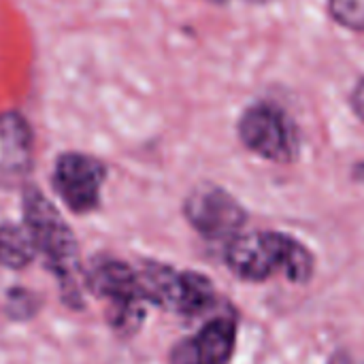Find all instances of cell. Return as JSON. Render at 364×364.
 I'll list each match as a JSON object with an SVG mask.
<instances>
[{
  "mask_svg": "<svg viewBox=\"0 0 364 364\" xmlns=\"http://www.w3.org/2000/svg\"><path fill=\"white\" fill-rule=\"evenodd\" d=\"M226 267L243 282H267L282 273L290 282L303 284L314 273V256L284 232L256 230L228 241Z\"/></svg>",
  "mask_w": 364,
  "mask_h": 364,
  "instance_id": "6da1fadb",
  "label": "cell"
},
{
  "mask_svg": "<svg viewBox=\"0 0 364 364\" xmlns=\"http://www.w3.org/2000/svg\"><path fill=\"white\" fill-rule=\"evenodd\" d=\"M23 220L36 252L43 254L47 267L55 273L64 299L70 305H79L81 267L75 235L53 203L47 200L45 194L34 186H28L23 192Z\"/></svg>",
  "mask_w": 364,
  "mask_h": 364,
  "instance_id": "7a4b0ae2",
  "label": "cell"
},
{
  "mask_svg": "<svg viewBox=\"0 0 364 364\" xmlns=\"http://www.w3.org/2000/svg\"><path fill=\"white\" fill-rule=\"evenodd\" d=\"M87 288L107 301L109 322L119 335H132L145 318L147 299L141 288L139 271L122 260H100L87 273Z\"/></svg>",
  "mask_w": 364,
  "mask_h": 364,
  "instance_id": "3957f363",
  "label": "cell"
},
{
  "mask_svg": "<svg viewBox=\"0 0 364 364\" xmlns=\"http://www.w3.org/2000/svg\"><path fill=\"white\" fill-rule=\"evenodd\" d=\"M147 303L175 311L179 316H198L215 301L213 284L192 271H175L160 262H145L139 271Z\"/></svg>",
  "mask_w": 364,
  "mask_h": 364,
  "instance_id": "277c9868",
  "label": "cell"
},
{
  "mask_svg": "<svg viewBox=\"0 0 364 364\" xmlns=\"http://www.w3.org/2000/svg\"><path fill=\"white\" fill-rule=\"evenodd\" d=\"M241 143L271 160L290 162L299 151V134L290 115L273 102H256L239 119Z\"/></svg>",
  "mask_w": 364,
  "mask_h": 364,
  "instance_id": "5b68a950",
  "label": "cell"
},
{
  "mask_svg": "<svg viewBox=\"0 0 364 364\" xmlns=\"http://www.w3.org/2000/svg\"><path fill=\"white\" fill-rule=\"evenodd\" d=\"M107 177L105 164L87 154L66 151L53 168V190L73 213H92L100 205V192Z\"/></svg>",
  "mask_w": 364,
  "mask_h": 364,
  "instance_id": "8992f818",
  "label": "cell"
},
{
  "mask_svg": "<svg viewBox=\"0 0 364 364\" xmlns=\"http://www.w3.org/2000/svg\"><path fill=\"white\" fill-rule=\"evenodd\" d=\"M183 215L198 235L211 241L237 237L247 220L245 209L237 198L213 183H203L190 192L183 205Z\"/></svg>",
  "mask_w": 364,
  "mask_h": 364,
  "instance_id": "52a82bcc",
  "label": "cell"
},
{
  "mask_svg": "<svg viewBox=\"0 0 364 364\" xmlns=\"http://www.w3.org/2000/svg\"><path fill=\"white\" fill-rule=\"evenodd\" d=\"M34 166V134L17 111L0 113V188L26 181Z\"/></svg>",
  "mask_w": 364,
  "mask_h": 364,
  "instance_id": "ba28073f",
  "label": "cell"
},
{
  "mask_svg": "<svg viewBox=\"0 0 364 364\" xmlns=\"http://www.w3.org/2000/svg\"><path fill=\"white\" fill-rule=\"evenodd\" d=\"M237 346V324L230 318H213L196 335L179 341L171 364H228Z\"/></svg>",
  "mask_w": 364,
  "mask_h": 364,
  "instance_id": "9c48e42d",
  "label": "cell"
},
{
  "mask_svg": "<svg viewBox=\"0 0 364 364\" xmlns=\"http://www.w3.org/2000/svg\"><path fill=\"white\" fill-rule=\"evenodd\" d=\"M36 254L34 241L28 228L15 224L0 226V264L13 271L26 269Z\"/></svg>",
  "mask_w": 364,
  "mask_h": 364,
  "instance_id": "30bf717a",
  "label": "cell"
},
{
  "mask_svg": "<svg viewBox=\"0 0 364 364\" xmlns=\"http://www.w3.org/2000/svg\"><path fill=\"white\" fill-rule=\"evenodd\" d=\"M328 9L337 23L364 32V0H328Z\"/></svg>",
  "mask_w": 364,
  "mask_h": 364,
  "instance_id": "8fae6325",
  "label": "cell"
},
{
  "mask_svg": "<svg viewBox=\"0 0 364 364\" xmlns=\"http://www.w3.org/2000/svg\"><path fill=\"white\" fill-rule=\"evenodd\" d=\"M352 105H354V111L364 119V79L358 83V87L354 90V96H352Z\"/></svg>",
  "mask_w": 364,
  "mask_h": 364,
  "instance_id": "7c38bea8",
  "label": "cell"
},
{
  "mask_svg": "<svg viewBox=\"0 0 364 364\" xmlns=\"http://www.w3.org/2000/svg\"><path fill=\"white\" fill-rule=\"evenodd\" d=\"M356 177H358L360 181H364V164H360V166L356 168Z\"/></svg>",
  "mask_w": 364,
  "mask_h": 364,
  "instance_id": "4fadbf2b",
  "label": "cell"
},
{
  "mask_svg": "<svg viewBox=\"0 0 364 364\" xmlns=\"http://www.w3.org/2000/svg\"><path fill=\"white\" fill-rule=\"evenodd\" d=\"M218 2H220V0H218Z\"/></svg>",
  "mask_w": 364,
  "mask_h": 364,
  "instance_id": "5bb4252c",
  "label": "cell"
}]
</instances>
